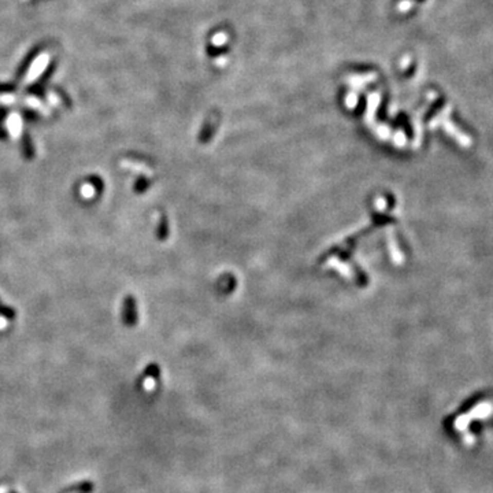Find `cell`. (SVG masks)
I'll use <instances>...</instances> for the list:
<instances>
[{
  "instance_id": "1",
  "label": "cell",
  "mask_w": 493,
  "mask_h": 493,
  "mask_svg": "<svg viewBox=\"0 0 493 493\" xmlns=\"http://www.w3.org/2000/svg\"><path fill=\"white\" fill-rule=\"evenodd\" d=\"M92 488H94V486H92L90 482H82V484H80V485L71 486L69 490L70 492H74V490L77 492V490H80L81 493H89L90 490H92Z\"/></svg>"
}]
</instances>
